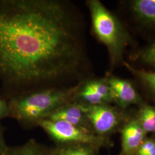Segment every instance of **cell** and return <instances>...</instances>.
I'll list each match as a JSON object with an SVG mask.
<instances>
[{
	"mask_svg": "<svg viewBox=\"0 0 155 155\" xmlns=\"http://www.w3.org/2000/svg\"><path fill=\"white\" fill-rule=\"evenodd\" d=\"M45 119L54 121H63L93 132L87 118L83 110L79 106L74 102L57 110Z\"/></svg>",
	"mask_w": 155,
	"mask_h": 155,
	"instance_id": "9c48e42d",
	"label": "cell"
},
{
	"mask_svg": "<svg viewBox=\"0 0 155 155\" xmlns=\"http://www.w3.org/2000/svg\"><path fill=\"white\" fill-rule=\"evenodd\" d=\"M86 4L91 15L93 32L106 47L113 67L122 58L128 41L127 33L116 17L99 0H89Z\"/></svg>",
	"mask_w": 155,
	"mask_h": 155,
	"instance_id": "3957f363",
	"label": "cell"
},
{
	"mask_svg": "<svg viewBox=\"0 0 155 155\" xmlns=\"http://www.w3.org/2000/svg\"><path fill=\"white\" fill-rule=\"evenodd\" d=\"M126 66L155 94V72H147L144 70H136L127 64H126Z\"/></svg>",
	"mask_w": 155,
	"mask_h": 155,
	"instance_id": "5bb4252c",
	"label": "cell"
},
{
	"mask_svg": "<svg viewBox=\"0 0 155 155\" xmlns=\"http://www.w3.org/2000/svg\"><path fill=\"white\" fill-rule=\"evenodd\" d=\"M4 155H51V148L31 139L21 145L8 147Z\"/></svg>",
	"mask_w": 155,
	"mask_h": 155,
	"instance_id": "8fae6325",
	"label": "cell"
},
{
	"mask_svg": "<svg viewBox=\"0 0 155 155\" xmlns=\"http://www.w3.org/2000/svg\"><path fill=\"white\" fill-rule=\"evenodd\" d=\"M140 58L146 64L155 67V41L142 52Z\"/></svg>",
	"mask_w": 155,
	"mask_h": 155,
	"instance_id": "9a60e30c",
	"label": "cell"
},
{
	"mask_svg": "<svg viewBox=\"0 0 155 155\" xmlns=\"http://www.w3.org/2000/svg\"><path fill=\"white\" fill-rule=\"evenodd\" d=\"M100 147L79 143L56 144L51 148V155H97Z\"/></svg>",
	"mask_w": 155,
	"mask_h": 155,
	"instance_id": "30bf717a",
	"label": "cell"
},
{
	"mask_svg": "<svg viewBox=\"0 0 155 155\" xmlns=\"http://www.w3.org/2000/svg\"><path fill=\"white\" fill-rule=\"evenodd\" d=\"M74 103L79 105H98L113 102L107 78L87 79L83 81L75 94Z\"/></svg>",
	"mask_w": 155,
	"mask_h": 155,
	"instance_id": "8992f818",
	"label": "cell"
},
{
	"mask_svg": "<svg viewBox=\"0 0 155 155\" xmlns=\"http://www.w3.org/2000/svg\"><path fill=\"white\" fill-rule=\"evenodd\" d=\"M145 132H155V107L144 105L141 107L137 119Z\"/></svg>",
	"mask_w": 155,
	"mask_h": 155,
	"instance_id": "4fadbf2b",
	"label": "cell"
},
{
	"mask_svg": "<svg viewBox=\"0 0 155 155\" xmlns=\"http://www.w3.org/2000/svg\"><path fill=\"white\" fill-rule=\"evenodd\" d=\"M132 7L141 21L155 24V0H136L133 1Z\"/></svg>",
	"mask_w": 155,
	"mask_h": 155,
	"instance_id": "7c38bea8",
	"label": "cell"
},
{
	"mask_svg": "<svg viewBox=\"0 0 155 155\" xmlns=\"http://www.w3.org/2000/svg\"><path fill=\"white\" fill-rule=\"evenodd\" d=\"M82 83L71 87L44 89L11 97L6 100L9 117L25 128L37 127L41 120L73 102Z\"/></svg>",
	"mask_w": 155,
	"mask_h": 155,
	"instance_id": "7a4b0ae2",
	"label": "cell"
},
{
	"mask_svg": "<svg viewBox=\"0 0 155 155\" xmlns=\"http://www.w3.org/2000/svg\"><path fill=\"white\" fill-rule=\"evenodd\" d=\"M83 21L68 0H0V94L6 100L89 79Z\"/></svg>",
	"mask_w": 155,
	"mask_h": 155,
	"instance_id": "6da1fadb",
	"label": "cell"
},
{
	"mask_svg": "<svg viewBox=\"0 0 155 155\" xmlns=\"http://www.w3.org/2000/svg\"><path fill=\"white\" fill-rule=\"evenodd\" d=\"M4 133V128L0 126V155H5L9 147L6 144Z\"/></svg>",
	"mask_w": 155,
	"mask_h": 155,
	"instance_id": "ac0fdd59",
	"label": "cell"
},
{
	"mask_svg": "<svg viewBox=\"0 0 155 155\" xmlns=\"http://www.w3.org/2000/svg\"><path fill=\"white\" fill-rule=\"evenodd\" d=\"M107 78L113 102L121 107L139 102L140 100L139 94L131 82L113 76L107 75Z\"/></svg>",
	"mask_w": 155,
	"mask_h": 155,
	"instance_id": "52a82bcc",
	"label": "cell"
},
{
	"mask_svg": "<svg viewBox=\"0 0 155 155\" xmlns=\"http://www.w3.org/2000/svg\"><path fill=\"white\" fill-rule=\"evenodd\" d=\"M6 117H9L8 102L7 100L0 94V120Z\"/></svg>",
	"mask_w": 155,
	"mask_h": 155,
	"instance_id": "e0dca14e",
	"label": "cell"
},
{
	"mask_svg": "<svg viewBox=\"0 0 155 155\" xmlns=\"http://www.w3.org/2000/svg\"><path fill=\"white\" fill-rule=\"evenodd\" d=\"M146 133L137 120L127 122L122 131L123 155H133L137 153L145 140Z\"/></svg>",
	"mask_w": 155,
	"mask_h": 155,
	"instance_id": "ba28073f",
	"label": "cell"
},
{
	"mask_svg": "<svg viewBox=\"0 0 155 155\" xmlns=\"http://www.w3.org/2000/svg\"><path fill=\"white\" fill-rule=\"evenodd\" d=\"M78 105L87 117L93 132L101 137L105 138L121 122V114L109 104Z\"/></svg>",
	"mask_w": 155,
	"mask_h": 155,
	"instance_id": "5b68a950",
	"label": "cell"
},
{
	"mask_svg": "<svg viewBox=\"0 0 155 155\" xmlns=\"http://www.w3.org/2000/svg\"><path fill=\"white\" fill-rule=\"evenodd\" d=\"M37 127H41L56 144L79 143L101 147L105 142V138L63 121L44 119L39 122Z\"/></svg>",
	"mask_w": 155,
	"mask_h": 155,
	"instance_id": "277c9868",
	"label": "cell"
},
{
	"mask_svg": "<svg viewBox=\"0 0 155 155\" xmlns=\"http://www.w3.org/2000/svg\"><path fill=\"white\" fill-rule=\"evenodd\" d=\"M137 154L138 155H155V140H145L140 146Z\"/></svg>",
	"mask_w": 155,
	"mask_h": 155,
	"instance_id": "2e32d148",
	"label": "cell"
}]
</instances>
